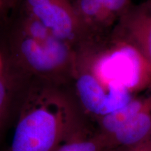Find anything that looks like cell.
Returning a JSON list of instances; mask_svg holds the SVG:
<instances>
[{
    "label": "cell",
    "instance_id": "cell-2",
    "mask_svg": "<svg viewBox=\"0 0 151 151\" xmlns=\"http://www.w3.org/2000/svg\"><path fill=\"white\" fill-rule=\"evenodd\" d=\"M113 39V46L92 60V72L107 88L133 94L150 87L151 67L141 52L125 41Z\"/></svg>",
    "mask_w": 151,
    "mask_h": 151
},
{
    "label": "cell",
    "instance_id": "cell-4",
    "mask_svg": "<svg viewBox=\"0 0 151 151\" xmlns=\"http://www.w3.org/2000/svg\"><path fill=\"white\" fill-rule=\"evenodd\" d=\"M29 16L71 43L83 32L73 6L67 0H25Z\"/></svg>",
    "mask_w": 151,
    "mask_h": 151
},
{
    "label": "cell",
    "instance_id": "cell-1",
    "mask_svg": "<svg viewBox=\"0 0 151 151\" xmlns=\"http://www.w3.org/2000/svg\"><path fill=\"white\" fill-rule=\"evenodd\" d=\"M69 122V109L60 98H32L17 122L11 151H53L62 143Z\"/></svg>",
    "mask_w": 151,
    "mask_h": 151
},
{
    "label": "cell",
    "instance_id": "cell-6",
    "mask_svg": "<svg viewBox=\"0 0 151 151\" xmlns=\"http://www.w3.org/2000/svg\"><path fill=\"white\" fill-rule=\"evenodd\" d=\"M113 38L134 46L151 67V0L132 5L119 19Z\"/></svg>",
    "mask_w": 151,
    "mask_h": 151
},
{
    "label": "cell",
    "instance_id": "cell-10",
    "mask_svg": "<svg viewBox=\"0 0 151 151\" xmlns=\"http://www.w3.org/2000/svg\"><path fill=\"white\" fill-rule=\"evenodd\" d=\"M104 145L102 138L82 139L61 143L53 151H100Z\"/></svg>",
    "mask_w": 151,
    "mask_h": 151
},
{
    "label": "cell",
    "instance_id": "cell-13",
    "mask_svg": "<svg viewBox=\"0 0 151 151\" xmlns=\"http://www.w3.org/2000/svg\"><path fill=\"white\" fill-rule=\"evenodd\" d=\"M5 0H0V8L2 6V5L4 4V2Z\"/></svg>",
    "mask_w": 151,
    "mask_h": 151
},
{
    "label": "cell",
    "instance_id": "cell-11",
    "mask_svg": "<svg viewBox=\"0 0 151 151\" xmlns=\"http://www.w3.org/2000/svg\"><path fill=\"white\" fill-rule=\"evenodd\" d=\"M121 151H151V137L135 146L121 148Z\"/></svg>",
    "mask_w": 151,
    "mask_h": 151
},
{
    "label": "cell",
    "instance_id": "cell-14",
    "mask_svg": "<svg viewBox=\"0 0 151 151\" xmlns=\"http://www.w3.org/2000/svg\"><path fill=\"white\" fill-rule=\"evenodd\" d=\"M1 57H0V71H1Z\"/></svg>",
    "mask_w": 151,
    "mask_h": 151
},
{
    "label": "cell",
    "instance_id": "cell-8",
    "mask_svg": "<svg viewBox=\"0 0 151 151\" xmlns=\"http://www.w3.org/2000/svg\"><path fill=\"white\" fill-rule=\"evenodd\" d=\"M151 137V105L117 129L102 139L112 146L126 148L142 143Z\"/></svg>",
    "mask_w": 151,
    "mask_h": 151
},
{
    "label": "cell",
    "instance_id": "cell-9",
    "mask_svg": "<svg viewBox=\"0 0 151 151\" xmlns=\"http://www.w3.org/2000/svg\"><path fill=\"white\" fill-rule=\"evenodd\" d=\"M150 105L151 93L143 97H134L120 109L100 118L101 137L105 139L109 137Z\"/></svg>",
    "mask_w": 151,
    "mask_h": 151
},
{
    "label": "cell",
    "instance_id": "cell-3",
    "mask_svg": "<svg viewBox=\"0 0 151 151\" xmlns=\"http://www.w3.org/2000/svg\"><path fill=\"white\" fill-rule=\"evenodd\" d=\"M19 51L26 66L48 75L60 72L71 61L70 43L62 40L29 16L24 22Z\"/></svg>",
    "mask_w": 151,
    "mask_h": 151
},
{
    "label": "cell",
    "instance_id": "cell-7",
    "mask_svg": "<svg viewBox=\"0 0 151 151\" xmlns=\"http://www.w3.org/2000/svg\"><path fill=\"white\" fill-rule=\"evenodd\" d=\"M132 0H76L73 6L85 32H100L112 25L132 5Z\"/></svg>",
    "mask_w": 151,
    "mask_h": 151
},
{
    "label": "cell",
    "instance_id": "cell-12",
    "mask_svg": "<svg viewBox=\"0 0 151 151\" xmlns=\"http://www.w3.org/2000/svg\"><path fill=\"white\" fill-rule=\"evenodd\" d=\"M6 99V88L4 81L0 78V116L2 112Z\"/></svg>",
    "mask_w": 151,
    "mask_h": 151
},
{
    "label": "cell",
    "instance_id": "cell-5",
    "mask_svg": "<svg viewBox=\"0 0 151 151\" xmlns=\"http://www.w3.org/2000/svg\"><path fill=\"white\" fill-rule=\"evenodd\" d=\"M76 90L84 109L99 118L120 109L134 97L128 90L107 88L101 83L90 68L78 76Z\"/></svg>",
    "mask_w": 151,
    "mask_h": 151
}]
</instances>
